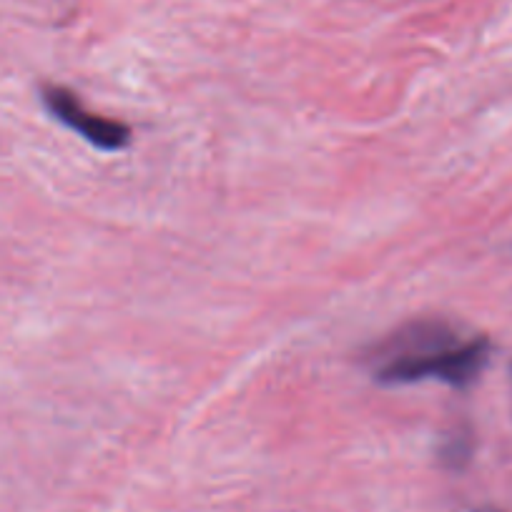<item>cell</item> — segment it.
I'll return each instance as SVG.
<instances>
[{"label": "cell", "instance_id": "1", "mask_svg": "<svg viewBox=\"0 0 512 512\" xmlns=\"http://www.w3.org/2000/svg\"><path fill=\"white\" fill-rule=\"evenodd\" d=\"M492 354L490 339L445 319H415L367 352L369 372L382 384L437 379L450 387H470Z\"/></svg>", "mask_w": 512, "mask_h": 512}, {"label": "cell", "instance_id": "3", "mask_svg": "<svg viewBox=\"0 0 512 512\" xmlns=\"http://www.w3.org/2000/svg\"><path fill=\"white\" fill-rule=\"evenodd\" d=\"M470 457V435H452L447 437L442 447V460L452 467H460Z\"/></svg>", "mask_w": 512, "mask_h": 512}, {"label": "cell", "instance_id": "2", "mask_svg": "<svg viewBox=\"0 0 512 512\" xmlns=\"http://www.w3.org/2000/svg\"><path fill=\"white\" fill-rule=\"evenodd\" d=\"M43 103L53 113V118H58L63 126L76 131L78 136H83L88 144L98 146V149L118 151L123 146H128V141H131L128 126H123L121 121H113V118L88 111L81 103V98L73 91H68V88L46 86L43 88Z\"/></svg>", "mask_w": 512, "mask_h": 512}, {"label": "cell", "instance_id": "4", "mask_svg": "<svg viewBox=\"0 0 512 512\" xmlns=\"http://www.w3.org/2000/svg\"><path fill=\"white\" fill-rule=\"evenodd\" d=\"M477 512H500V510H495V507H482V510H477Z\"/></svg>", "mask_w": 512, "mask_h": 512}]
</instances>
